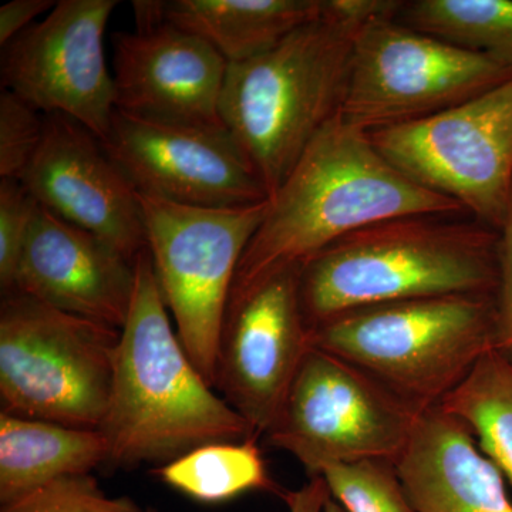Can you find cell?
I'll use <instances>...</instances> for the list:
<instances>
[{"label":"cell","mask_w":512,"mask_h":512,"mask_svg":"<svg viewBox=\"0 0 512 512\" xmlns=\"http://www.w3.org/2000/svg\"><path fill=\"white\" fill-rule=\"evenodd\" d=\"M461 214L466 212L456 201L407 177L369 133L338 114L269 197L264 221L239 262L231 299L359 229L413 215Z\"/></svg>","instance_id":"obj_1"},{"label":"cell","mask_w":512,"mask_h":512,"mask_svg":"<svg viewBox=\"0 0 512 512\" xmlns=\"http://www.w3.org/2000/svg\"><path fill=\"white\" fill-rule=\"evenodd\" d=\"M107 467H161L202 446L259 439L247 420L212 392L171 325L150 251L136 259V288L100 429Z\"/></svg>","instance_id":"obj_2"},{"label":"cell","mask_w":512,"mask_h":512,"mask_svg":"<svg viewBox=\"0 0 512 512\" xmlns=\"http://www.w3.org/2000/svg\"><path fill=\"white\" fill-rule=\"evenodd\" d=\"M382 0H323L318 19L262 55L228 64L222 124L235 138L269 197L322 128L342 109L353 42L382 15Z\"/></svg>","instance_id":"obj_3"},{"label":"cell","mask_w":512,"mask_h":512,"mask_svg":"<svg viewBox=\"0 0 512 512\" xmlns=\"http://www.w3.org/2000/svg\"><path fill=\"white\" fill-rule=\"evenodd\" d=\"M456 215H413L359 229L301 268L309 329L355 309L447 295H494L498 231Z\"/></svg>","instance_id":"obj_4"},{"label":"cell","mask_w":512,"mask_h":512,"mask_svg":"<svg viewBox=\"0 0 512 512\" xmlns=\"http://www.w3.org/2000/svg\"><path fill=\"white\" fill-rule=\"evenodd\" d=\"M311 346L362 370L424 413L495 348L494 295H447L380 303L311 329Z\"/></svg>","instance_id":"obj_5"},{"label":"cell","mask_w":512,"mask_h":512,"mask_svg":"<svg viewBox=\"0 0 512 512\" xmlns=\"http://www.w3.org/2000/svg\"><path fill=\"white\" fill-rule=\"evenodd\" d=\"M120 329L20 292L0 305L3 412L99 430L109 407Z\"/></svg>","instance_id":"obj_6"},{"label":"cell","mask_w":512,"mask_h":512,"mask_svg":"<svg viewBox=\"0 0 512 512\" xmlns=\"http://www.w3.org/2000/svg\"><path fill=\"white\" fill-rule=\"evenodd\" d=\"M147 248L177 335L215 387L222 326L239 262L268 211L269 198L242 208H200L138 194Z\"/></svg>","instance_id":"obj_7"},{"label":"cell","mask_w":512,"mask_h":512,"mask_svg":"<svg viewBox=\"0 0 512 512\" xmlns=\"http://www.w3.org/2000/svg\"><path fill=\"white\" fill-rule=\"evenodd\" d=\"M396 18L356 33L339 113L353 127L370 134L426 119L512 77V67Z\"/></svg>","instance_id":"obj_8"},{"label":"cell","mask_w":512,"mask_h":512,"mask_svg":"<svg viewBox=\"0 0 512 512\" xmlns=\"http://www.w3.org/2000/svg\"><path fill=\"white\" fill-rule=\"evenodd\" d=\"M423 413L325 350L306 353L266 444L299 461L309 478L325 468L397 458Z\"/></svg>","instance_id":"obj_9"},{"label":"cell","mask_w":512,"mask_h":512,"mask_svg":"<svg viewBox=\"0 0 512 512\" xmlns=\"http://www.w3.org/2000/svg\"><path fill=\"white\" fill-rule=\"evenodd\" d=\"M413 181L500 229L512 201V77L433 116L370 133Z\"/></svg>","instance_id":"obj_10"},{"label":"cell","mask_w":512,"mask_h":512,"mask_svg":"<svg viewBox=\"0 0 512 512\" xmlns=\"http://www.w3.org/2000/svg\"><path fill=\"white\" fill-rule=\"evenodd\" d=\"M116 0H60L2 52V86L43 114H62L107 137L116 110L104 33Z\"/></svg>","instance_id":"obj_11"},{"label":"cell","mask_w":512,"mask_h":512,"mask_svg":"<svg viewBox=\"0 0 512 512\" xmlns=\"http://www.w3.org/2000/svg\"><path fill=\"white\" fill-rule=\"evenodd\" d=\"M100 143L146 197L200 208L249 207L269 198L224 126L143 119L116 109Z\"/></svg>","instance_id":"obj_12"},{"label":"cell","mask_w":512,"mask_h":512,"mask_svg":"<svg viewBox=\"0 0 512 512\" xmlns=\"http://www.w3.org/2000/svg\"><path fill=\"white\" fill-rule=\"evenodd\" d=\"M301 268L275 272L231 299L222 326L215 387L258 437L274 427L312 348L301 303Z\"/></svg>","instance_id":"obj_13"},{"label":"cell","mask_w":512,"mask_h":512,"mask_svg":"<svg viewBox=\"0 0 512 512\" xmlns=\"http://www.w3.org/2000/svg\"><path fill=\"white\" fill-rule=\"evenodd\" d=\"M45 120L42 144L20 183L40 207L136 262L147 249L138 192L82 124L62 114Z\"/></svg>","instance_id":"obj_14"},{"label":"cell","mask_w":512,"mask_h":512,"mask_svg":"<svg viewBox=\"0 0 512 512\" xmlns=\"http://www.w3.org/2000/svg\"><path fill=\"white\" fill-rule=\"evenodd\" d=\"M113 46L117 110L143 119L224 126L220 106L228 63L210 43L163 22L114 33Z\"/></svg>","instance_id":"obj_15"},{"label":"cell","mask_w":512,"mask_h":512,"mask_svg":"<svg viewBox=\"0 0 512 512\" xmlns=\"http://www.w3.org/2000/svg\"><path fill=\"white\" fill-rule=\"evenodd\" d=\"M134 288L136 262L37 204L10 292L121 329Z\"/></svg>","instance_id":"obj_16"},{"label":"cell","mask_w":512,"mask_h":512,"mask_svg":"<svg viewBox=\"0 0 512 512\" xmlns=\"http://www.w3.org/2000/svg\"><path fill=\"white\" fill-rule=\"evenodd\" d=\"M394 464L417 512H512L500 468L440 406L421 414Z\"/></svg>","instance_id":"obj_17"},{"label":"cell","mask_w":512,"mask_h":512,"mask_svg":"<svg viewBox=\"0 0 512 512\" xmlns=\"http://www.w3.org/2000/svg\"><path fill=\"white\" fill-rule=\"evenodd\" d=\"M161 20L201 37L228 64L262 55L318 19L323 0H168Z\"/></svg>","instance_id":"obj_18"},{"label":"cell","mask_w":512,"mask_h":512,"mask_svg":"<svg viewBox=\"0 0 512 512\" xmlns=\"http://www.w3.org/2000/svg\"><path fill=\"white\" fill-rule=\"evenodd\" d=\"M106 437L52 421L0 413V503H12L50 481L106 466Z\"/></svg>","instance_id":"obj_19"},{"label":"cell","mask_w":512,"mask_h":512,"mask_svg":"<svg viewBox=\"0 0 512 512\" xmlns=\"http://www.w3.org/2000/svg\"><path fill=\"white\" fill-rule=\"evenodd\" d=\"M467 424L485 456L512 485V355L491 349L440 403Z\"/></svg>","instance_id":"obj_20"},{"label":"cell","mask_w":512,"mask_h":512,"mask_svg":"<svg viewBox=\"0 0 512 512\" xmlns=\"http://www.w3.org/2000/svg\"><path fill=\"white\" fill-rule=\"evenodd\" d=\"M165 484L201 503H224L248 491L285 493L272 480L258 439L207 444L158 467Z\"/></svg>","instance_id":"obj_21"},{"label":"cell","mask_w":512,"mask_h":512,"mask_svg":"<svg viewBox=\"0 0 512 512\" xmlns=\"http://www.w3.org/2000/svg\"><path fill=\"white\" fill-rule=\"evenodd\" d=\"M396 19L512 67V0H412Z\"/></svg>","instance_id":"obj_22"},{"label":"cell","mask_w":512,"mask_h":512,"mask_svg":"<svg viewBox=\"0 0 512 512\" xmlns=\"http://www.w3.org/2000/svg\"><path fill=\"white\" fill-rule=\"evenodd\" d=\"M330 497L346 512H417L396 464L390 460H362L323 470Z\"/></svg>","instance_id":"obj_23"},{"label":"cell","mask_w":512,"mask_h":512,"mask_svg":"<svg viewBox=\"0 0 512 512\" xmlns=\"http://www.w3.org/2000/svg\"><path fill=\"white\" fill-rule=\"evenodd\" d=\"M0 512H146L130 497H107L96 478L74 474L50 481L12 503Z\"/></svg>","instance_id":"obj_24"},{"label":"cell","mask_w":512,"mask_h":512,"mask_svg":"<svg viewBox=\"0 0 512 512\" xmlns=\"http://www.w3.org/2000/svg\"><path fill=\"white\" fill-rule=\"evenodd\" d=\"M45 121L42 111L3 90L0 94V178H22L42 144Z\"/></svg>","instance_id":"obj_25"},{"label":"cell","mask_w":512,"mask_h":512,"mask_svg":"<svg viewBox=\"0 0 512 512\" xmlns=\"http://www.w3.org/2000/svg\"><path fill=\"white\" fill-rule=\"evenodd\" d=\"M37 202L25 185L0 178V286L3 295L15 284L20 254L29 235Z\"/></svg>","instance_id":"obj_26"},{"label":"cell","mask_w":512,"mask_h":512,"mask_svg":"<svg viewBox=\"0 0 512 512\" xmlns=\"http://www.w3.org/2000/svg\"><path fill=\"white\" fill-rule=\"evenodd\" d=\"M495 349L512 355V201L498 229V284L494 293Z\"/></svg>","instance_id":"obj_27"},{"label":"cell","mask_w":512,"mask_h":512,"mask_svg":"<svg viewBox=\"0 0 512 512\" xmlns=\"http://www.w3.org/2000/svg\"><path fill=\"white\" fill-rule=\"evenodd\" d=\"M52 0H13L0 8V45L6 46L10 40L35 23L37 16L55 8Z\"/></svg>","instance_id":"obj_28"},{"label":"cell","mask_w":512,"mask_h":512,"mask_svg":"<svg viewBox=\"0 0 512 512\" xmlns=\"http://www.w3.org/2000/svg\"><path fill=\"white\" fill-rule=\"evenodd\" d=\"M330 493L322 477L309 478L308 483L295 491H285L282 500L289 512H323Z\"/></svg>","instance_id":"obj_29"},{"label":"cell","mask_w":512,"mask_h":512,"mask_svg":"<svg viewBox=\"0 0 512 512\" xmlns=\"http://www.w3.org/2000/svg\"><path fill=\"white\" fill-rule=\"evenodd\" d=\"M323 512H346L343 510L342 505L338 503V501L333 500L332 497H329V500L326 501L325 510Z\"/></svg>","instance_id":"obj_30"},{"label":"cell","mask_w":512,"mask_h":512,"mask_svg":"<svg viewBox=\"0 0 512 512\" xmlns=\"http://www.w3.org/2000/svg\"><path fill=\"white\" fill-rule=\"evenodd\" d=\"M146 512H158V511L154 510V508H148V510H146Z\"/></svg>","instance_id":"obj_31"}]
</instances>
